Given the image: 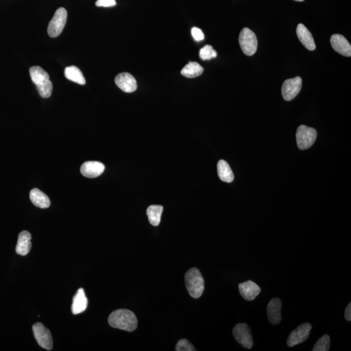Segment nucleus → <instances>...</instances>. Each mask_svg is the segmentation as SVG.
<instances>
[{
  "label": "nucleus",
  "mask_w": 351,
  "mask_h": 351,
  "mask_svg": "<svg viewBox=\"0 0 351 351\" xmlns=\"http://www.w3.org/2000/svg\"><path fill=\"white\" fill-rule=\"evenodd\" d=\"M67 11L63 8L58 9L48 26V33L50 37H58L62 33L66 25Z\"/></svg>",
  "instance_id": "nucleus-6"
},
{
  "label": "nucleus",
  "mask_w": 351,
  "mask_h": 351,
  "mask_svg": "<svg viewBox=\"0 0 351 351\" xmlns=\"http://www.w3.org/2000/svg\"><path fill=\"white\" fill-rule=\"evenodd\" d=\"M64 76H65L66 79L70 80V81L77 83V84L82 85V86L86 84V79H85L82 71L77 66L66 67L64 70Z\"/></svg>",
  "instance_id": "nucleus-21"
},
{
  "label": "nucleus",
  "mask_w": 351,
  "mask_h": 351,
  "mask_svg": "<svg viewBox=\"0 0 351 351\" xmlns=\"http://www.w3.org/2000/svg\"><path fill=\"white\" fill-rule=\"evenodd\" d=\"M115 84L122 91L130 93L137 90V84L135 78L129 73H123L115 78Z\"/></svg>",
  "instance_id": "nucleus-11"
},
{
  "label": "nucleus",
  "mask_w": 351,
  "mask_h": 351,
  "mask_svg": "<svg viewBox=\"0 0 351 351\" xmlns=\"http://www.w3.org/2000/svg\"><path fill=\"white\" fill-rule=\"evenodd\" d=\"M295 1H297V2H303L304 0H295Z\"/></svg>",
  "instance_id": "nucleus-30"
},
{
  "label": "nucleus",
  "mask_w": 351,
  "mask_h": 351,
  "mask_svg": "<svg viewBox=\"0 0 351 351\" xmlns=\"http://www.w3.org/2000/svg\"><path fill=\"white\" fill-rule=\"evenodd\" d=\"M185 283L190 296L198 299L204 291V280L197 268H191L185 274Z\"/></svg>",
  "instance_id": "nucleus-3"
},
{
  "label": "nucleus",
  "mask_w": 351,
  "mask_h": 351,
  "mask_svg": "<svg viewBox=\"0 0 351 351\" xmlns=\"http://www.w3.org/2000/svg\"><path fill=\"white\" fill-rule=\"evenodd\" d=\"M296 32L299 41L307 50L310 51L316 50V46L314 38L309 30L303 24H299L297 26Z\"/></svg>",
  "instance_id": "nucleus-16"
},
{
  "label": "nucleus",
  "mask_w": 351,
  "mask_h": 351,
  "mask_svg": "<svg viewBox=\"0 0 351 351\" xmlns=\"http://www.w3.org/2000/svg\"><path fill=\"white\" fill-rule=\"evenodd\" d=\"M176 351H195V347L186 339H181L177 343Z\"/></svg>",
  "instance_id": "nucleus-26"
},
{
  "label": "nucleus",
  "mask_w": 351,
  "mask_h": 351,
  "mask_svg": "<svg viewBox=\"0 0 351 351\" xmlns=\"http://www.w3.org/2000/svg\"><path fill=\"white\" fill-rule=\"evenodd\" d=\"M330 43L332 48L339 54L345 57L351 56L350 44L343 35H333L330 38Z\"/></svg>",
  "instance_id": "nucleus-12"
},
{
  "label": "nucleus",
  "mask_w": 351,
  "mask_h": 351,
  "mask_svg": "<svg viewBox=\"0 0 351 351\" xmlns=\"http://www.w3.org/2000/svg\"><path fill=\"white\" fill-rule=\"evenodd\" d=\"M200 57L201 59L209 60L216 58L218 56V53L214 50L213 47L210 45H206L203 47L200 51Z\"/></svg>",
  "instance_id": "nucleus-25"
},
{
  "label": "nucleus",
  "mask_w": 351,
  "mask_h": 351,
  "mask_svg": "<svg viewBox=\"0 0 351 351\" xmlns=\"http://www.w3.org/2000/svg\"><path fill=\"white\" fill-rule=\"evenodd\" d=\"M312 330V325L309 323L302 324L290 333L287 340L288 345L294 346L303 343L310 336Z\"/></svg>",
  "instance_id": "nucleus-10"
},
{
  "label": "nucleus",
  "mask_w": 351,
  "mask_h": 351,
  "mask_svg": "<svg viewBox=\"0 0 351 351\" xmlns=\"http://www.w3.org/2000/svg\"><path fill=\"white\" fill-rule=\"evenodd\" d=\"M87 305H88V301L85 294L84 290L83 288H80L74 297L71 308L72 312L75 315L81 314L87 309Z\"/></svg>",
  "instance_id": "nucleus-17"
},
{
  "label": "nucleus",
  "mask_w": 351,
  "mask_h": 351,
  "mask_svg": "<svg viewBox=\"0 0 351 351\" xmlns=\"http://www.w3.org/2000/svg\"><path fill=\"white\" fill-rule=\"evenodd\" d=\"M105 166L98 162H87L82 165L80 171L85 177L97 178L104 173Z\"/></svg>",
  "instance_id": "nucleus-15"
},
{
  "label": "nucleus",
  "mask_w": 351,
  "mask_h": 351,
  "mask_svg": "<svg viewBox=\"0 0 351 351\" xmlns=\"http://www.w3.org/2000/svg\"><path fill=\"white\" fill-rule=\"evenodd\" d=\"M95 4L97 7L111 8V7L115 6L117 3L115 0H97Z\"/></svg>",
  "instance_id": "nucleus-28"
},
{
  "label": "nucleus",
  "mask_w": 351,
  "mask_h": 351,
  "mask_svg": "<svg viewBox=\"0 0 351 351\" xmlns=\"http://www.w3.org/2000/svg\"><path fill=\"white\" fill-rule=\"evenodd\" d=\"M239 290L243 298L247 301L254 300L261 292L260 286L251 280L239 284Z\"/></svg>",
  "instance_id": "nucleus-13"
},
{
  "label": "nucleus",
  "mask_w": 351,
  "mask_h": 351,
  "mask_svg": "<svg viewBox=\"0 0 351 351\" xmlns=\"http://www.w3.org/2000/svg\"><path fill=\"white\" fill-rule=\"evenodd\" d=\"M33 335L38 344L42 348L51 350L53 348V339L50 331L41 323H37L33 326Z\"/></svg>",
  "instance_id": "nucleus-8"
},
{
  "label": "nucleus",
  "mask_w": 351,
  "mask_h": 351,
  "mask_svg": "<svg viewBox=\"0 0 351 351\" xmlns=\"http://www.w3.org/2000/svg\"><path fill=\"white\" fill-rule=\"evenodd\" d=\"M345 318L346 321H351V303H348L345 311Z\"/></svg>",
  "instance_id": "nucleus-29"
},
{
  "label": "nucleus",
  "mask_w": 351,
  "mask_h": 351,
  "mask_svg": "<svg viewBox=\"0 0 351 351\" xmlns=\"http://www.w3.org/2000/svg\"><path fill=\"white\" fill-rule=\"evenodd\" d=\"M30 199L33 204L40 208H48L50 205V200L48 196L41 190L33 189L30 192Z\"/></svg>",
  "instance_id": "nucleus-19"
},
{
  "label": "nucleus",
  "mask_w": 351,
  "mask_h": 351,
  "mask_svg": "<svg viewBox=\"0 0 351 351\" xmlns=\"http://www.w3.org/2000/svg\"><path fill=\"white\" fill-rule=\"evenodd\" d=\"M30 74L31 80L37 87L39 95L44 98L50 97L53 86L48 74L39 66L31 67Z\"/></svg>",
  "instance_id": "nucleus-2"
},
{
  "label": "nucleus",
  "mask_w": 351,
  "mask_h": 351,
  "mask_svg": "<svg viewBox=\"0 0 351 351\" xmlns=\"http://www.w3.org/2000/svg\"><path fill=\"white\" fill-rule=\"evenodd\" d=\"M31 236L28 231H22L20 233L16 252L21 256H26L30 252L31 248Z\"/></svg>",
  "instance_id": "nucleus-18"
},
{
  "label": "nucleus",
  "mask_w": 351,
  "mask_h": 351,
  "mask_svg": "<svg viewBox=\"0 0 351 351\" xmlns=\"http://www.w3.org/2000/svg\"><path fill=\"white\" fill-rule=\"evenodd\" d=\"M330 346V339L328 335H324L315 344L313 351H328Z\"/></svg>",
  "instance_id": "nucleus-24"
},
{
  "label": "nucleus",
  "mask_w": 351,
  "mask_h": 351,
  "mask_svg": "<svg viewBox=\"0 0 351 351\" xmlns=\"http://www.w3.org/2000/svg\"><path fill=\"white\" fill-rule=\"evenodd\" d=\"M233 335L236 340L243 347L251 348L253 346L251 329L247 324H237L233 329Z\"/></svg>",
  "instance_id": "nucleus-7"
},
{
  "label": "nucleus",
  "mask_w": 351,
  "mask_h": 351,
  "mask_svg": "<svg viewBox=\"0 0 351 351\" xmlns=\"http://www.w3.org/2000/svg\"><path fill=\"white\" fill-rule=\"evenodd\" d=\"M108 323L113 328L133 332L137 327L138 321L131 311L119 309L111 313L109 316Z\"/></svg>",
  "instance_id": "nucleus-1"
},
{
  "label": "nucleus",
  "mask_w": 351,
  "mask_h": 351,
  "mask_svg": "<svg viewBox=\"0 0 351 351\" xmlns=\"http://www.w3.org/2000/svg\"><path fill=\"white\" fill-rule=\"evenodd\" d=\"M204 72V68L196 62H189L181 71L184 77L194 78L198 77Z\"/></svg>",
  "instance_id": "nucleus-22"
},
{
  "label": "nucleus",
  "mask_w": 351,
  "mask_h": 351,
  "mask_svg": "<svg viewBox=\"0 0 351 351\" xmlns=\"http://www.w3.org/2000/svg\"><path fill=\"white\" fill-rule=\"evenodd\" d=\"M163 211V207L160 205H150L147 210V214L150 223L154 227L160 224L161 217Z\"/></svg>",
  "instance_id": "nucleus-23"
},
{
  "label": "nucleus",
  "mask_w": 351,
  "mask_h": 351,
  "mask_svg": "<svg viewBox=\"0 0 351 351\" xmlns=\"http://www.w3.org/2000/svg\"><path fill=\"white\" fill-rule=\"evenodd\" d=\"M241 50L246 55L252 56L256 52L258 40L255 33L250 29L243 28L239 37Z\"/></svg>",
  "instance_id": "nucleus-4"
},
{
  "label": "nucleus",
  "mask_w": 351,
  "mask_h": 351,
  "mask_svg": "<svg viewBox=\"0 0 351 351\" xmlns=\"http://www.w3.org/2000/svg\"><path fill=\"white\" fill-rule=\"evenodd\" d=\"M302 85H303V82H302L301 78L299 77L293 79L286 80L282 87V95L284 99L286 101L294 100L300 93Z\"/></svg>",
  "instance_id": "nucleus-9"
},
{
  "label": "nucleus",
  "mask_w": 351,
  "mask_h": 351,
  "mask_svg": "<svg viewBox=\"0 0 351 351\" xmlns=\"http://www.w3.org/2000/svg\"><path fill=\"white\" fill-rule=\"evenodd\" d=\"M191 34L194 39L196 41H202L204 39V34L203 31L196 27L192 28Z\"/></svg>",
  "instance_id": "nucleus-27"
},
{
  "label": "nucleus",
  "mask_w": 351,
  "mask_h": 351,
  "mask_svg": "<svg viewBox=\"0 0 351 351\" xmlns=\"http://www.w3.org/2000/svg\"><path fill=\"white\" fill-rule=\"evenodd\" d=\"M218 173L219 178L223 182L231 183L234 180V175L229 163L225 160H220L218 164Z\"/></svg>",
  "instance_id": "nucleus-20"
},
{
  "label": "nucleus",
  "mask_w": 351,
  "mask_h": 351,
  "mask_svg": "<svg viewBox=\"0 0 351 351\" xmlns=\"http://www.w3.org/2000/svg\"><path fill=\"white\" fill-rule=\"evenodd\" d=\"M317 133L316 129L305 125L298 127L296 133L297 143L299 149L305 151L310 149L316 142Z\"/></svg>",
  "instance_id": "nucleus-5"
},
{
  "label": "nucleus",
  "mask_w": 351,
  "mask_h": 351,
  "mask_svg": "<svg viewBox=\"0 0 351 351\" xmlns=\"http://www.w3.org/2000/svg\"><path fill=\"white\" fill-rule=\"evenodd\" d=\"M282 306L283 303L280 299H272L268 304L267 317L272 325H278L282 320Z\"/></svg>",
  "instance_id": "nucleus-14"
}]
</instances>
